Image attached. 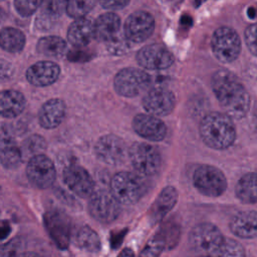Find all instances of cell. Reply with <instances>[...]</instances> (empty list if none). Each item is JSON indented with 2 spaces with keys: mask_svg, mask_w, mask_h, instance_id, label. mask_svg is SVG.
<instances>
[{
  "mask_svg": "<svg viewBox=\"0 0 257 257\" xmlns=\"http://www.w3.org/2000/svg\"><path fill=\"white\" fill-rule=\"evenodd\" d=\"M212 88L225 113L230 117L239 119L247 114L250 107L249 94L231 71H216L212 77Z\"/></svg>",
  "mask_w": 257,
  "mask_h": 257,
  "instance_id": "1",
  "label": "cell"
},
{
  "mask_svg": "<svg viewBox=\"0 0 257 257\" xmlns=\"http://www.w3.org/2000/svg\"><path fill=\"white\" fill-rule=\"evenodd\" d=\"M200 136L203 142L214 150L228 149L236 139L232 117L219 111L206 114L200 123Z\"/></svg>",
  "mask_w": 257,
  "mask_h": 257,
  "instance_id": "2",
  "label": "cell"
},
{
  "mask_svg": "<svg viewBox=\"0 0 257 257\" xmlns=\"http://www.w3.org/2000/svg\"><path fill=\"white\" fill-rule=\"evenodd\" d=\"M110 192L121 205H134L143 197L142 180L133 173L118 172L110 180Z\"/></svg>",
  "mask_w": 257,
  "mask_h": 257,
  "instance_id": "3",
  "label": "cell"
},
{
  "mask_svg": "<svg viewBox=\"0 0 257 257\" xmlns=\"http://www.w3.org/2000/svg\"><path fill=\"white\" fill-rule=\"evenodd\" d=\"M195 188L207 197H219L227 189V180L221 170L214 166H199L193 175Z\"/></svg>",
  "mask_w": 257,
  "mask_h": 257,
  "instance_id": "4",
  "label": "cell"
},
{
  "mask_svg": "<svg viewBox=\"0 0 257 257\" xmlns=\"http://www.w3.org/2000/svg\"><path fill=\"white\" fill-rule=\"evenodd\" d=\"M225 237L217 226L211 223H200L190 232L189 242L193 249L202 256H211L221 246Z\"/></svg>",
  "mask_w": 257,
  "mask_h": 257,
  "instance_id": "5",
  "label": "cell"
},
{
  "mask_svg": "<svg viewBox=\"0 0 257 257\" xmlns=\"http://www.w3.org/2000/svg\"><path fill=\"white\" fill-rule=\"evenodd\" d=\"M128 157L135 170L147 177L156 175L162 165L159 151L147 143H135L128 150Z\"/></svg>",
  "mask_w": 257,
  "mask_h": 257,
  "instance_id": "6",
  "label": "cell"
},
{
  "mask_svg": "<svg viewBox=\"0 0 257 257\" xmlns=\"http://www.w3.org/2000/svg\"><path fill=\"white\" fill-rule=\"evenodd\" d=\"M212 50L215 57L223 63L234 61L241 51V40L238 33L230 27H220L212 36Z\"/></svg>",
  "mask_w": 257,
  "mask_h": 257,
  "instance_id": "7",
  "label": "cell"
},
{
  "mask_svg": "<svg viewBox=\"0 0 257 257\" xmlns=\"http://www.w3.org/2000/svg\"><path fill=\"white\" fill-rule=\"evenodd\" d=\"M120 204L110 191L97 190L89 197L88 212L93 219L108 224L117 219L120 213Z\"/></svg>",
  "mask_w": 257,
  "mask_h": 257,
  "instance_id": "8",
  "label": "cell"
},
{
  "mask_svg": "<svg viewBox=\"0 0 257 257\" xmlns=\"http://www.w3.org/2000/svg\"><path fill=\"white\" fill-rule=\"evenodd\" d=\"M151 83L150 75L144 70L126 67L117 72L113 85L115 91L125 97H133L145 90Z\"/></svg>",
  "mask_w": 257,
  "mask_h": 257,
  "instance_id": "9",
  "label": "cell"
},
{
  "mask_svg": "<svg viewBox=\"0 0 257 257\" xmlns=\"http://www.w3.org/2000/svg\"><path fill=\"white\" fill-rule=\"evenodd\" d=\"M26 175L34 187L47 189L54 183L56 171L52 161L41 154L29 159L26 167Z\"/></svg>",
  "mask_w": 257,
  "mask_h": 257,
  "instance_id": "10",
  "label": "cell"
},
{
  "mask_svg": "<svg viewBox=\"0 0 257 257\" xmlns=\"http://www.w3.org/2000/svg\"><path fill=\"white\" fill-rule=\"evenodd\" d=\"M44 224L48 234L60 249H66L71 240V226L68 216L59 209L47 211Z\"/></svg>",
  "mask_w": 257,
  "mask_h": 257,
  "instance_id": "11",
  "label": "cell"
},
{
  "mask_svg": "<svg viewBox=\"0 0 257 257\" xmlns=\"http://www.w3.org/2000/svg\"><path fill=\"white\" fill-rule=\"evenodd\" d=\"M94 151L101 162L112 166L121 164L128 155L124 142L114 135L102 136L96 142Z\"/></svg>",
  "mask_w": 257,
  "mask_h": 257,
  "instance_id": "12",
  "label": "cell"
},
{
  "mask_svg": "<svg viewBox=\"0 0 257 257\" xmlns=\"http://www.w3.org/2000/svg\"><path fill=\"white\" fill-rule=\"evenodd\" d=\"M154 17L145 11H138L131 14L124 23L123 34L133 43H140L147 40L154 31Z\"/></svg>",
  "mask_w": 257,
  "mask_h": 257,
  "instance_id": "13",
  "label": "cell"
},
{
  "mask_svg": "<svg viewBox=\"0 0 257 257\" xmlns=\"http://www.w3.org/2000/svg\"><path fill=\"white\" fill-rule=\"evenodd\" d=\"M63 181L68 189L80 198H89L94 193V183L88 172L75 164L63 171Z\"/></svg>",
  "mask_w": 257,
  "mask_h": 257,
  "instance_id": "14",
  "label": "cell"
},
{
  "mask_svg": "<svg viewBox=\"0 0 257 257\" xmlns=\"http://www.w3.org/2000/svg\"><path fill=\"white\" fill-rule=\"evenodd\" d=\"M138 63L150 70H161L170 67L174 62L173 54L164 46L151 44L141 48L137 54Z\"/></svg>",
  "mask_w": 257,
  "mask_h": 257,
  "instance_id": "15",
  "label": "cell"
},
{
  "mask_svg": "<svg viewBox=\"0 0 257 257\" xmlns=\"http://www.w3.org/2000/svg\"><path fill=\"white\" fill-rule=\"evenodd\" d=\"M175 101V95L171 90L158 86L145 95L143 104L148 113L155 116H164L172 112Z\"/></svg>",
  "mask_w": 257,
  "mask_h": 257,
  "instance_id": "16",
  "label": "cell"
},
{
  "mask_svg": "<svg viewBox=\"0 0 257 257\" xmlns=\"http://www.w3.org/2000/svg\"><path fill=\"white\" fill-rule=\"evenodd\" d=\"M134 131L142 138L153 141H162L167 134L166 124L158 117L150 113H140L134 117Z\"/></svg>",
  "mask_w": 257,
  "mask_h": 257,
  "instance_id": "17",
  "label": "cell"
},
{
  "mask_svg": "<svg viewBox=\"0 0 257 257\" xmlns=\"http://www.w3.org/2000/svg\"><path fill=\"white\" fill-rule=\"evenodd\" d=\"M59 66L52 61H39L32 64L26 71L27 80L35 86H47L58 78Z\"/></svg>",
  "mask_w": 257,
  "mask_h": 257,
  "instance_id": "18",
  "label": "cell"
},
{
  "mask_svg": "<svg viewBox=\"0 0 257 257\" xmlns=\"http://www.w3.org/2000/svg\"><path fill=\"white\" fill-rule=\"evenodd\" d=\"M231 232L242 239L257 238V211H242L229 223Z\"/></svg>",
  "mask_w": 257,
  "mask_h": 257,
  "instance_id": "19",
  "label": "cell"
},
{
  "mask_svg": "<svg viewBox=\"0 0 257 257\" xmlns=\"http://www.w3.org/2000/svg\"><path fill=\"white\" fill-rule=\"evenodd\" d=\"M179 198L178 191L172 187H165L156 198L150 208V219L153 223L160 222L177 204Z\"/></svg>",
  "mask_w": 257,
  "mask_h": 257,
  "instance_id": "20",
  "label": "cell"
},
{
  "mask_svg": "<svg viewBox=\"0 0 257 257\" xmlns=\"http://www.w3.org/2000/svg\"><path fill=\"white\" fill-rule=\"evenodd\" d=\"M119 17L112 12H107L101 14L94 22V37L99 41L109 43L119 36Z\"/></svg>",
  "mask_w": 257,
  "mask_h": 257,
  "instance_id": "21",
  "label": "cell"
},
{
  "mask_svg": "<svg viewBox=\"0 0 257 257\" xmlns=\"http://www.w3.org/2000/svg\"><path fill=\"white\" fill-rule=\"evenodd\" d=\"M65 115V104L59 98H51L41 106L38 114L42 127L50 130L58 126Z\"/></svg>",
  "mask_w": 257,
  "mask_h": 257,
  "instance_id": "22",
  "label": "cell"
},
{
  "mask_svg": "<svg viewBox=\"0 0 257 257\" xmlns=\"http://www.w3.org/2000/svg\"><path fill=\"white\" fill-rule=\"evenodd\" d=\"M94 37V23L87 18H79L72 22L67 31L68 41L75 47L87 45Z\"/></svg>",
  "mask_w": 257,
  "mask_h": 257,
  "instance_id": "23",
  "label": "cell"
},
{
  "mask_svg": "<svg viewBox=\"0 0 257 257\" xmlns=\"http://www.w3.org/2000/svg\"><path fill=\"white\" fill-rule=\"evenodd\" d=\"M1 164L6 169L17 168L22 161V151L17 148L13 139L2 127L1 133Z\"/></svg>",
  "mask_w": 257,
  "mask_h": 257,
  "instance_id": "24",
  "label": "cell"
},
{
  "mask_svg": "<svg viewBox=\"0 0 257 257\" xmlns=\"http://www.w3.org/2000/svg\"><path fill=\"white\" fill-rule=\"evenodd\" d=\"M25 98L23 94L14 89H6L1 92L0 108L3 117H15L19 115L25 107Z\"/></svg>",
  "mask_w": 257,
  "mask_h": 257,
  "instance_id": "25",
  "label": "cell"
},
{
  "mask_svg": "<svg viewBox=\"0 0 257 257\" xmlns=\"http://www.w3.org/2000/svg\"><path fill=\"white\" fill-rule=\"evenodd\" d=\"M71 239L77 248L91 253H96L101 248V242L98 234L86 225L77 228L72 234Z\"/></svg>",
  "mask_w": 257,
  "mask_h": 257,
  "instance_id": "26",
  "label": "cell"
},
{
  "mask_svg": "<svg viewBox=\"0 0 257 257\" xmlns=\"http://www.w3.org/2000/svg\"><path fill=\"white\" fill-rule=\"evenodd\" d=\"M68 0H41L40 13L37 17V24L40 27L48 28L50 24L58 19L66 11Z\"/></svg>",
  "mask_w": 257,
  "mask_h": 257,
  "instance_id": "27",
  "label": "cell"
},
{
  "mask_svg": "<svg viewBox=\"0 0 257 257\" xmlns=\"http://www.w3.org/2000/svg\"><path fill=\"white\" fill-rule=\"evenodd\" d=\"M235 194L242 203H257V173L243 175L236 184Z\"/></svg>",
  "mask_w": 257,
  "mask_h": 257,
  "instance_id": "28",
  "label": "cell"
},
{
  "mask_svg": "<svg viewBox=\"0 0 257 257\" xmlns=\"http://www.w3.org/2000/svg\"><path fill=\"white\" fill-rule=\"evenodd\" d=\"M66 42L58 36H45L38 40L36 49L46 57H61L66 51Z\"/></svg>",
  "mask_w": 257,
  "mask_h": 257,
  "instance_id": "29",
  "label": "cell"
},
{
  "mask_svg": "<svg viewBox=\"0 0 257 257\" xmlns=\"http://www.w3.org/2000/svg\"><path fill=\"white\" fill-rule=\"evenodd\" d=\"M0 44L1 47L8 52H19L25 45V36L19 29L5 27L1 30Z\"/></svg>",
  "mask_w": 257,
  "mask_h": 257,
  "instance_id": "30",
  "label": "cell"
},
{
  "mask_svg": "<svg viewBox=\"0 0 257 257\" xmlns=\"http://www.w3.org/2000/svg\"><path fill=\"white\" fill-rule=\"evenodd\" d=\"M210 257H246V252L241 243L225 237L221 246Z\"/></svg>",
  "mask_w": 257,
  "mask_h": 257,
  "instance_id": "31",
  "label": "cell"
},
{
  "mask_svg": "<svg viewBox=\"0 0 257 257\" xmlns=\"http://www.w3.org/2000/svg\"><path fill=\"white\" fill-rule=\"evenodd\" d=\"M96 0H68L66 13L74 18H84V16L94 7Z\"/></svg>",
  "mask_w": 257,
  "mask_h": 257,
  "instance_id": "32",
  "label": "cell"
},
{
  "mask_svg": "<svg viewBox=\"0 0 257 257\" xmlns=\"http://www.w3.org/2000/svg\"><path fill=\"white\" fill-rule=\"evenodd\" d=\"M45 147L46 144L44 139L37 135L29 137L23 143V151L31 158L37 155H41V153L45 150Z\"/></svg>",
  "mask_w": 257,
  "mask_h": 257,
  "instance_id": "33",
  "label": "cell"
},
{
  "mask_svg": "<svg viewBox=\"0 0 257 257\" xmlns=\"http://www.w3.org/2000/svg\"><path fill=\"white\" fill-rule=\"evenodd\" d=\"M166 248V244L162 237L157 233L156 236L149 241L140 257H160L162 251Z\"/></svg>",
  "mask_w": 257,
  "mask_h": 257,
  "instance_id": "34",
  "label": "cell"
},
{
  "mask_svg": "<svg viewBox=\"0 0 257 257\" xmlns=\"http://www.w3.org/2000/svg\"><path fill=\"white\" fill-rule=\"evenodd\" d=\"M41 0H14V6L21 16H30L38 7H40Z\"/></svg>",
  "mask_w": 257,
  "mask_h": 257,
  "instance_id": "35",
  "label": "cell"
},
{
  "mask_svg": "<svg viewBox=\"0 0 257 257\" xmlns=\"http://www.w3.org/2000/svg\"><path fill=\"white\" fill-rule=\"evenodd\" d=\"M22 249V241L20 238H13L5 243L1 248L0 257H17Z\"/></svg>",
  "mask_w": 257,
  "mask_h": 257,
  "instance_id": "36",
  "label": "cell"
},
{
  "mask_svg": "<svg viewBox=\"0 0 257 257\" xmlns=\"http://www.w3.org/2000/svg\"><path fill=\"white\" fill-rule=\"evenodd\" d=\"M245 42L249 51L257 56V22L249 25L245 30Z\"/></svg>",
  "mask_w": 257,
  "mask_h": 257,
  "instance_id": "37",
  "label": "cell"
},
{
  "mask_svg": "<svg viewBox=\"0 0 257 257\" xmlns=\"http://www.w3.org/2000/svg\"><path fill=\"white\" fill-rule=\"evenodd\" d=\"M130 0H99L100 5L108 10H118L126 6Z\"/></svg>",
  "mask_w": 257,
  "mask_h": 257,
  "instance_id": "38",
  "label": "cell"
},
{
  "mask_svg": "<svg viewBox=\"0 0 257 257\" xmlns=\"http://www.w3.org/2000/svg\"><path fill=\"white\" fill-rule=\"evenodd\" d=\"M117 257H135V252L131 248H124L120 251Z\"/></svg>",
  "mask_w": 257,
  "mask_h": 257,
  "instance_id": "39",
  "label": "cell"
},
{
  "mask_svg": "<svg viewBox=\"0 0 257 257\" xmlns=\"http://www.w3.org/2000/svg\"><path fill=\"white\" fill-rule=\"evenodd\" d=\"M17 257H40V256L34 252H22Z\"/></svg>",
  "mask_w": 257,
  "mask_h": 257,
  "instance_id": "40",
  "label": "cell"
},
{
  "mask_svg": "<svg viewBox=\"0 0 257 257\" xmlns=\"http://www.w3.org/2000/svg\"><path fill=\"white\" fill-rule=\"evenodd\" d=\"M195 1V4H196V6H199V5H201V4H203L205 1H207V0H194Z\"/></svg>",
  "mask_w": 257,
  "mask_h": 257,
  "instance_id": "41",
  "label": "cell"
},
{
  "mask_svg": "<svg viewBox=\"0 0 257 257\" xmlns=\"http://www.w3.org/2000/svg\"><path fill=\"white\" fill-rule=\"evenodd\" d=\"M199 257H209V256H202V255H201V256H199Z\"/></svg>",
  "mask_w": 257,
  "mask_h": 257,
  "instance_id": "42",
  "label": "cell"
},
{
  "mask_svg": "<svg viewBox=\"0 0 257 257\" xmlns=\"http://www.w3.org/2000/svg\"><path fill=\"white\" fill-rule=\"evenodd\" d=\"M2 1H4V0H2Z\"/></svg>",
  "mask_w": 257,
  "mask_h": 257,
  "instance_id": "43",
  "label": "cell"
}]
</instances>
